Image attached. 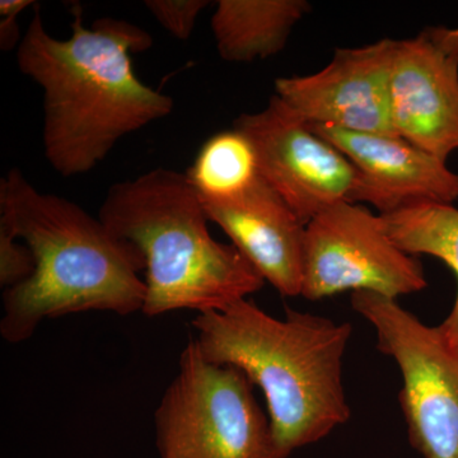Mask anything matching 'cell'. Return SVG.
<instances>
[{
    "label": "cell",
    "mask_w": 458,
    "mask_h": 458,
    "mask_svg": "<svg viewBox=\"0 0 458 458\" xmlns=\"http://www.w3.org/2000/svg\"><path fill=\"white\" fill-rule=\"evenodd\" d=\"M381 216L388 236L403 251L439 259L458 280V209L454 204H412ZM439 328L458 354V293L454 309Z\"/></svg>",
    "instance_id": "obj_14"
},
{
    "label": "cell",
    "mask_w": 458,
    "mask_h": 458,
    "mask_svg": "<svg viewBox=\"0 0 458 458\" xmlns=\"http://www.w3.org/2000/svg\"><path fill=\"white\" fill-rule=\"evenodd\" d=\"M233 128L252 144L259 176L304 225L331 205L352 203L354 165L278 96H271L260 113L238 116Z\"/></svg>",
    "instance_id": "obj_8"
},
{
    "label": "cell",
    "mask_w": 458,
    "mask_h": 458,
    "mask_svg": "<svg viewBox=\"0 0 458 458\" xmlns=\"http://www.w3.org/2000/svg\"><path fill=\"white\" fill-rule=\"evenodd\" d=\"M428 285L418 256L388 236L381 214L351 201L322 210L306 225L302 293L318 301L346 291H369L396 300Z\"/></svg>",
    "instance_id": "obj_7"
},
{
    "label": "cell",
    "mask_w": 458,
    "mask_h": 458,
    "mask_svg": "<svg viewBox=\"0 0 458 458\" xmlns=\"http://www.w3.org/2000/svg\"><path fill=\"white\" fill-rule=\"evenodd\" d=\"M35 269V256L30 247L18 242L7 228L0 227V286L7 291L22 284Z\"/></svg>",
    "instance_id": "obj_17"
},
{
    "label": "cell",
    "mask_w": 458,
    "mask_h": 458,
    "mask_svg": "<svg viewBox=\"0 0 458 458\" xmlns=\"http://www.w3.org/2000/svg\"><path fill=\"white\" fill-rule=\"evenodd\" d=\"M148 11L165 31L179 40H189L199 14L209 5L208 0H147Z\"/></svg>",
    "instance_id": "obj_16"
},
{
    "label": "cell",
    "mask_w": 458,
    "mask_h": 458,
    "mask_svg": "<svg viewBox=\"0 0 458 458\" xmlns=\"http://www.w3.org/2000/svg\"><path fill=\"white\" fill-rule=\"evenodd\" d=\"M68 40L47 32L38 5L16 51L18 68L44 90L45 157L64 177L101 164L117 141L172 113L170 96L141 82L131 55L153 44L140 27L72 9Z\"/></svg>",
    "instance_id": "obj_1"
},
{
    "label": "cell",
    "mask_w": 458,
    "mask_h": 458,
    "mask_svg": "<svg viewBox=\"0 0 458 458\" xmlns=\"http://www.w3.org/2000/svg\"><path fill=\"white\" fill-rule=\"evenodd\" d=\"M192 327L205 360L236 367L261 388L280 458L351 418L343 385L348 322L289 309L279 319L246 298L225 311L199 313Z\"/></svg>",
    "instance_id": "obj_3"
},
{
    "label": "cell",
    "mask_w": 458,
    "mask_h": 458,
    "mask_svg": "<svg viewBox=\"0 0 458 458\" xmlns=\"http://www.w3.org/2000/svg\"><path fill=\"white\" fill-rule=\"evenodd\" d=\"M30 5H35L32 0H2L0 2V47L2 50L9 51L18 47L21 41L20 27H18L17 18L21 12L25 11Z\"/></svg>",
    "instance_id": "obj_18"
},
{
    "label": "cell",
    "mask_w": 458,
    "mask_h": 458,
    "mask_svg": "<svg viewBox=\"0 0 458 458\" xmlns=\"http://www.w3.org/2000/svg\"><path fill=\"white\" fill-rule=\"evenodd\" d=\"M310 12L306 0H219L212 17L216 50L231 63L276 55Z\"/></svg>",
    "instance_id": "obj_13"
},
{
    "label": "cell",
    "mask_w": 458,
    "mask_h": 458,
    "mask_svg": "<svg viewBox=\"0 0 458 458\" xmlns=\"http://www.w3.org/2000/svg\"><path fill=\"white\" fill-rule=\"evenodd\" d=\"M201 201L265 282L284 297L302 293L306 225L278 192L259 176L236 197Z\"/></svg>",
    "instance_id": "obj_12"
},
{
    "label": "cell",
    "mask_w": 458,
    "mask_h": 458,
    "mask_svg": "<svg viewBox=\"0 0 458 458\" xmlns=\"http://www.w3.org/2000/svg\"><path fill=\"white\" fill-rule=\"evenodd\" d=\"M394 131L437 158L458 152V26L397 41L391 75Z\"/></svg>",
    "instance_id": "obj_10"
},
{
    "label": "cell",
    "mask_w": 458,
    "mask_h": 458,
    "mask_svg": "<svg viewBox=\"0 0 458 458\" xmlns=\"http://www.w3.org/2000/svg\"><path fill=\"white\" fill-rule=\"evenodd\" d=\"M155 428L159 458H280L245 373L210 363L195 340L181 352Z\"/></svg>",
    "instance_id": "obj_5"
},
{
    "label": "cell",
    "mask_w": 458,
    "mask_h": 458,
    "mask_svg": "<svg viewBox=\"0 0 458 458\" xmlns=\"http://www.w3.org/2000/svg\"><path fill=\"white\" fill-rule=\"evenodd\" d=\"M396 45L393 38H382L339 47L318 73L278 78L276 95L310 126L397 135L391 114Z\"/></svg>",
    "instance_id": "obj_9"
},
{
    "label": "cell",
    "mask_w": 458,
    "mask_h": 458,
    "mask_svg": "<svg viewBox=\"0 0 458 458\" xmlns=\"http://www.w3.org/2000/svg\"><path fill=\"white\" fill-rule=\"evenodd\" d=\"M351 301L376 328L377 348L400 367V403L412 447L424 458H458V354L441 328L375 292H352Z\"/></svg>",
    "instance_id": "obj_6"
},
{
    "label": "cell",
    "mask_w": 458,
    "mask_h": 458,
    "mask_svg": "<svg viewBox=\"0 0 458 458\" xmlns=\"http://www.w3.org/2000/svg\"><path fill=\"white\" fill-rule=\"evenodd\" d=\"M98 218L146 260L148 318L192 310L225 311L260 291L265 280L233 245L214 240L200 195L168 168L108 189Z\"/></svg>",
    "instance_id": "obj_4"
},
{
    "label": "cell",
    "mask_w": 458,
    "mask_h": 458,
    "mask_svg": "<svg viewBox=\"0 0 458 458\" xmlns=\"http://www.w3.org/2000/svg\"><path fill=\"white\" fill-rule=\"evenodd\" d=\"M311 129L357 170L352 203L370 204L379 214H388L412 204L458 201V174L403 138L331 126Z\"/></svg>",
    "instance_id": "obj_11"
},
{
    "label": "cell",
    "mask_w": 458,
    "mask_h": 458,
    "mask_svg": "<svg viewBox=\"0 0 458 458\" xmlns=\"http://www.w3.org/2000/svg\"><path fill=\"white\" fill-rule=\"evenodd\" d=\"M186 176L203 199L236 197L259 177L254 148L234 128L218 132L205 141Z\"/></svg>",
    "instance_id": "obj_15"
},
{
    "label": "cell",
    "mask_w": 458,
    "mask_h": 458,
    "mask_svg": "<svg viewBox=\"0 0 458 458\" xmlns=\"http://www.w3.org/2000/svg\"><path fill=\"white\" fill-rule=\"evenodd\" d=\"M0 227L25 241L36 260L31 278L3 294L5 342H27L44 319L72 313L143 311L140 249L73 201L38 191L18 168L0 180Z\"/></svg>",
    "instance_id": "obj_2"
}]
</instances>
